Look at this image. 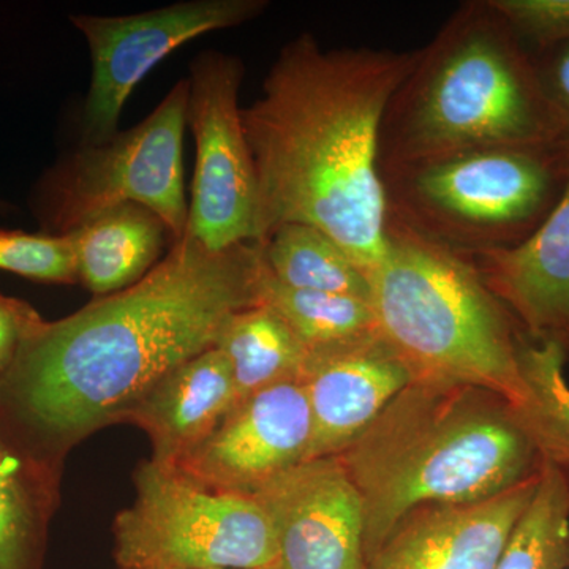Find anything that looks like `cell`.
Returning a JSON list of instances; mask_svg holds the SVG:
<instances>
[{"instance_id": "12", "label": "cell", "mask_w": 569, "mask_h": 569, "mask_svg": "<svg viewBox=\"0 0 569 569\" xmlns=\"http://www.w3.org/2000/svg\"><path fill=\"white\" fill-rule=\"evenodd\" d=\"M312 413L301 381H288L238 403L179 471L204 488L253 496L299 463L312 443Z\"/></svg>"}, {"instance_id": "20", "label": "cell", "mask_w": 569, "mask_h": 569, "mask_svg": "<svg viewBox=\"0 0 569 569\" xmlns=\"http://www.w3.org/2000/svg\"><path fill=\"white\" fill-rule=\"evenodd\" d=\"M257 305L274 310L307 351L351 346L380 336L369 299L296 290L276 280L266 264L258 279Z\"/></svg>"}, {"instance_id": "14", "label": "cell", "mask_w": 569, "mask_h": 569, "mask_svg": "<svg viewBox=\"0 0 569 569\" xmlns=\"http://www.w3.org/2000/svg\"><path fill=\"white\" fill-rule=\"evenodd\" d=\"M301 385L312 413L307 460L346 451L411 383L406 366L380 336L351 346L309 351Z\"/></svg>"}, {"instance_id": "10", "label": "cell", "mask_w": 569, "mask_h": 569, "mask_svg": "<svg viewBox=\"0 0 569 569\" xmlns=\"http://www.w3.org/2000/svg\"><path fill=\"white\" fill-rule=\"evenodd\" d=\"M266 0H186L126 17L73 14L91 52L92 77L82 107L81 142L111 140L133 89L187 41L260 17Z\"/></svg>"}, {"instance_id": "26", "label": "cell", "mask_w": 569, "mask_h": 569, "mask_svg": "<svg viewBox=\"0 0 569 569\" xmlns=\"http://www.w3.org/2000/svg\"><path fill=\"white\" fill-rule=\"evenodd\" d=\"M41 321L28 302L0 295V378L9 372L22 343Z\"/></svg>"}, {"instance_id": "22", "label": "cell", "mask_w": 569, "mask_h": 569, "mask_svg": "<svg viewBox=\"0 0 569 569\" xmlns=\"http://www.w3.org/2000/svg\"><path fill=\"white\" fill-rule=\"evenodd\" d=\"M568 353L557 343L527 337L520 350L526 399L512 413L537 449L541 462L569 467V387L565 380Z\"/></svg>"}, {"instance_id": "13", "label": "cell", "mask_w": 569, "mask_h": 569, "mask_svg": "<svg viewBox=\"0 0 569 569\" xmlns=\"http://www.w3.org/2000/svg\"><path fill=\"white\" fill-rule=\"evenodd\" d=\"M538 473L522 485L466 505H433L408 515L366 569H493L529 507Z\"/></svg>"}, {"instance_id": "4", "label": "cell", "mask_w": 569, "mask_h": 569, "mask_svg": "<svg viewBox=\"0 0 569 569\" xmlns=\"http://www.w3.org/2000/svg\"><path fill=\"white\" fill-rule=\"evenodd\" d=\"M568 142L533 51L489 0L460 6L389 100L380 173L485 149Z\"/></svg>"}, {"instance_id": "8", "label": "cell", "mask_w": 569, "mask_h": 569, "mask_svg": "<svg viewBox=\"0 0 569 569\" xmlns=\"http://www.w3.org/2000/svg\"><path fill=\"white\" fill-rule=\"evenodd\" d=\"M114 519L121 569H280L271 520L253 496L219 492L152 460Z\"/></svg>"}, {"instance_id": "7", "label": "cell", "mask_w": 569, "mask_h": 569, "mask_svg": "<svg viewBox=\"0 0 569 569\" xmlns=\"http://www.w3.org/2000/svg\"><path fill=\"white\" fill-rule=\"evenodd\" d=\"M187 103L189 81L181 80L132 129L104 142H81L48 168L31 194L41 233L69 234L108 209L137 203L156 212L181 241L189 219L182 160Z\"/></svg>"}, {"instance_id": "19", "label": "cell", "mask_w": 569, "mask_h": 569, "mask_svg": "<svg viewBox=\"0 0 569 569\" xmlns=\"http://www.w3.org/2000/svg\"><path fill=\"white\" fill-rule=\"evenodd\" d=\"M213 347L230 362L234 407L264 389L301 380L309 355L290 326L263 305L228 318Z\"/></svg>"}, {"instance_id": "17", "label": "cell", "mask_w": 569, "mask_h": 569, "mask_svg": "<svg viewBox=\"0 0 569 569\" xmlns=\"http://www.w3.org/2000/svg\"><path fill=\"white\" fill-rule=\"evenodd\" d=\"M61 478L0 415V569H43Z\"/></svg>"}, {"instance_id": "24", "label": "cell", "mask_w": 569, "mask_h": 569, "mask_svg": "<svg viewBox=\"0 0 569 569\" xmlns=\"http://www.w3.org/2000/svg\"><path fill=\"white\" fill-rule=\"evenodd\" d=\"M0 269L36 282L80 283L69 234L26 233L0 228Z\"/></svg>"}, {"instance_id": "5", "label": "cell", "mask_w": 569, "mask_h": 569, "mask_svg": "<svg viewBox=\"0 0 569 569\" xmlns=\"http://www.w3.org/2000/svg\"><path fill=\"white\" fill-rule=\"evenodd\" d=\"M369 282L378 335L411 381L485 389L512 408L523 402L526 332L468 254L388 217L383 257Z\"/></svg>"}, {"instance_id": "1", "label": "cell", "mask_w": 569, "mask_h": 569, "mask_svg": "<svg viewBox=\"0 0 569 569\" xmlns=\"http://www.w3.org/2000/svg\"><path fill=\"white\" fill-rule=\"evenodd\" d=\"M260 242L211 252L189 236L133 287L41 321L0 378V415L33 455L61 468L70 449L121 425L168 372L216 346L257 306Z\"/></svg>"}, {"instance_id": "23", "label": "cell", "mask_w": 569, "mask_h": 569, "mask_svg": "<svg viewBox=\"0 0 569 569\" xmlns=\"http://www.w3.org/2000/svg\"><path fill=\"white\" fill-rule=\"evenodd\" d=\"M569 568V478L539 463L537 490L493 569Z\"/></svg>"}, {"instance_id": "6", "label": "cell", "mask_w": 569, "mask_h": 569, "mask_svg": "<svg viewBox=\"0 0 569 569\" xmlns=\"http://www.w3.org/2000/svg\"><path fill=\"white\" fill-rule=\"evenodd\" d=\"M388 217L460 253L508 249L569 183V144L485 149L383 171Z\"/></svg>"}, {"instance_id": "15", "label": "cell", "mask_w": 569, "mask_h": 569, "mask_svg": "<svg viewBox=\"0 0 569 569\" xmlns=\"http://www.w3.org/2000/svg\"><path fill=\"white\" fill-rule=\"evenodd\" d=\"M468 257L530 340L569 355V183L526 241Z\"/></svg>"}, {"instance_id": "27", "label": "cell", "mask_w": 569, "mask_h": 569, "mask_svg": "<svg viewBox=\"0 0 569 569\" xmlns=\"http://www.w3.org/2000/svg\"><path fill=\"white\" fill-rule=\"evenodd\" d=\"M539 78L569 141V43L535 51Z\"/></svg>"}, {"instance_id": "3", "label": "cell", "mask_w": 569, "mask_h": 569, "mask_svg": "<svg viewBox=\"0 0 569 569\" xmlns=\"http://www.w3.org/2000/svg\"><path fill=\"white\" fill-rule=\"evenodd\" d=\"M337 458L365 507L366 561L417 509L500 496L541 463L507 400L417 381Z\"/></svg>"}, {"instance_id": "29", "label": "cell", "mask_w": 569, "mask_h": 569, "mask_svg": "<svg viewBox=\"0 0 569 569\" xmlns=\"http://www.w3.org/2000/svg\"><path fill=\"white\" fill-rule=\"evenodd\" d=\"M208 569H220V568H208Z\"/></svg>"}, {"instance_id": "11", "label": "cell", "mask_w": 569, "mask_h": 569, "mask_svg": "<svg viewBox=\"0 0 569 569\" xmlns=\"http://www.w3.org/2000/svg\"><path fill=\"white\" fill-rule=\"evenodd\" d=\"M274 530L280 569H366L365 507L342 460H306L253 493Z\"/></svg>"}, {"instance_id": "21", "label": "cell", "mask_w": 569, "mask_h": 569, "mask_svg": "<svg viewBox=\"0 0 569 569\" xmlns=\"http://www.w3.org/2000/svg\"><path fill=\"white\" fill-rule=\"evenodd\" d=\"M266 268L296 290L369 299V277L323 231L306 223H283L261 242Z\"/></svg>"}, {"instance_id": "9", "label": "cell", "mask_w": 569, "mask_h": 569, "mask_svg": "<svg viewBox=\"0 0 569 569\" xmlns=\"http://www.w3.org/2000/svg\"><path fill=\"white\" fill-rule=\"evenodd\" d=\"M244 73L238 56L204 51L187 78L197 159L186 234L211 252L258 242L257 176L239 104Z\"/></svg>"}, {"instance_id": "16", "label": "cell", "mask_w": 569, "mask_h": 569, "mask_svg": "<svg viewBox=\"0 0 569 569\" xmlns=\"http://www.w3.org/2000/svg\"><path fill=\"white\" fill-rule=\"evenodd\" d=\"M236 402L230 362L216 347L168 372L123 417L152 443L157 466L176 467L211 436Z\"/></svg>"}, {"instance_id": "2", "label": "cell", "mask_w": 569, "mask_h": 569, "mask_svg": "<svg viewBox=\"0 0 569 569\" xmlns=\"http://www.w3.org/2000/svg\"><path fill=\"white\" fill-rule=\"evenodd\" d=\"M417 51L325 50L312 33L288 41L242 108L254 164L258 242L283 223L312 224L367 277L387 244L380 130Z\"/></svg>"}, {"instance_id": "18", "label": "cell", "mask_w": 569, "mask_h": 569, "mask_svg": "<svg viewBox=\"0 0 569 569\" xmlns=\"http://www.w3.org/2000/svg\"><path fill=\"white\" fill-rule=\"evenodd\" d=\"M69 236L78 282L99 298L140 282L176 242L168 224L137 203L108 209Z\"/></svg>"}, {"instance_id": "28", "label": "cell", "mask_w": 569, "mask_h": 569, "mask_svg": "<svg viewBox=\"0 0 569 569\" xmlns=\"http://www.w3.org/2000/svg\"><path fill=\"white\" fill-rule=\"evenodd\" d=\"M14 211H17V209H14V206L7 203L6 200H2V198H0V213H2V216H9V213Z\"/></svg>"}, {"instance_id": "25", "label": "cell", "mask_w": 569, "mask_h": 569, "mask_svg": "<svg viewBox=\"0 0 569 569\" xmlns=\"http://www.w3.org/2000/svg\"><path fill=\"white\" fill-rule=\"evenodd\" d=\"M531 51L569 43V0H489Z\"/></svg>"}]
</instances>
